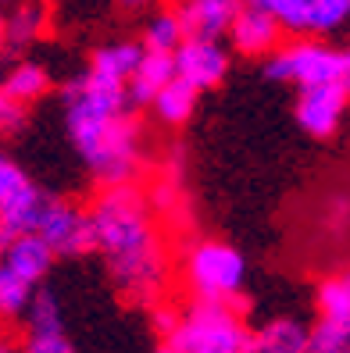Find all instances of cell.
Here are the masks:
<instances>
[{
  "mask_svg": "<svg viewBox=\"0 0 350 353\" xmlns=\"http://www.w3.org/2000/svg\"><path fill=\"white\" fill-rule=\"evenodd\" d=\"M243 0H179L175 18L186 39H222Z\"/></svg>",
  "mask_w": 350,
  "mask_h": 353,
  "instance_id": "8fae6325",
  "label": "cell"
},
{
  "mask_svg": "<svg viewBox=\"0 0 350 353\" xmlns=\"http://www.w3.org/2000/svg\"><path fill=\"white\" fill-rule=\"evenodd\" d=\"M43 207L39 185L26 175V168L8 154H0V250L36 228V214Z\"/></svg>",
  "mask_w": 350,
  "mask_h": 353,
  "instance_id": "52a82bcc",
  "label": "cell"
},
{
  "mask_svg": "<svg viewBox=\"0 0 350 353\" xmlns=\"http://www.w3.org/2000/svg\"><path fill=\"white\" fill-rule=\"evenodd\" d=\"M0 90L29 108L32 100H39L50 90V75H47L43 65H36V61H22V65H14L4 79H0Z\"/></svg>",
  "mask_w": 350,
  "mask_h": 353,
  "instance_id": "d6986e66",
  "label": "cell"
},
{
  "mask_svg": "<svg viewBox=\"0 0 350 353\" xmlns=\"http://www.w3.org/2000/svg\"><path fill=\"white\" fill-rule=\"evenodd\" d=\"M240 353H307V325L297 318H272L246 332Z\"/></svg>",
  "mask_w": 350,
  "mask_h": 353,
  "instance_id": "5bb4252c",
  "label": "cell"
},
{
  "mask_svg": "<svg viewBox=\"0 0 350 353\" xmlns=\"http://www.w3.org/2000/svg\"><path fill=\"white\" fill-rule=\"evenodd\" d=\"M47 29V4L43 0H18L4 18V50L32 47Z\"/></svg>",
  "mask_w": 350,
  "mask_h": 353,
  "instance_id": "2e32d148",
  "label": "cell"
},
{
  "mask_svg": "<svg viewBox=\"0 0 350 353\" xmlns=\"http://www.w3.org/2000/svg\"><path fill=\"white\" fill-rule=\"evenodd\" d=\"M0 4H4V0H0Z\"/></svg>",
  "mask_w": 350,
  "mask_h": 353,
  "instance_id": "836d02e7",
  "label": "cell"
},
{
  "mask_svg": "<svg viewBox=\"0 0 350 353\" xmlns=\"http://www.w3.org/2000/svg\"><path fill=\"white\" fill-rule=\"evenodd\" d=\"M307 353H350V318H318L307 328Z\"/></svg>",
  "mask_w": 350,
  "mask_h": 353,
  "instance_id": "ffe728a7",
  "label": "cell"
},
{
  "mask_svg": "<svg viewBox=\"0 0 350 353\" xmlns=\"http://www.w3.org/2000/svg\"><path fill=\"white\" fill-rule=\"evenodd\" d=\"M65 121L79 157L100 185H126L139 179L143 147L139 125L129 114L126 82L86 72L65 86Z\"/></svg>",
  "mask_w": 350,
  "mask_h": 353,
  "instance_id": "7a4b0ae2",
  "label": "cell"
},
{
  "mask_svg": "<svg viewBox=\"0 0 350 353\" xmlns=\"http://www.w3.org/2000/svg\"><path fill=\"white\" fill-rule=\"evenodd\" d=\"M0 54H4V18H0Z\"/></svg>",
  "mask_w": 350,
  "mask_h": 353,
  "instance_id": "1f68e13d",
  "label": "cell"
},
{
  "mask_svg": "<svg viewBox=\"0 0 350 353\" xmlns=\"http://www.w3.org/2000/svg\"><path fill=\"white\" fill-rule=\"evenodd\" d=\"M347 103L350 97L343 93V86L336 82H325V86H304L300 97H297V121L307 136L315 139H329L340 121L347 114Z\"/></svg>",
  "mask_w": 350,
  "mask_h": 353,
  "instance_id": "30bf717a",
  "label": "cell"
},
{
  "mask_svg": "<svg viewBox=\"0 0 350 353\" xmlns=\"http://www.w3.org/2000/svg\"><path fill=\"white\" fill-rule=\"evenodd\" d=\"M154 114L164 121V125H186V121L193 118V108H197V90L190 86V82L182 79H172L168 86H161L150 100Z\"/></svg>",
  "mask_w": 350,
  "mask_h": 353,
  "instance_id": "e0dca14e",
  "label": "cell"
},
{
  "mask_svg": "<svg viewBox=\"0 0 350 353\" xmlns=\"http://www.w3.org/2000/svg\"><path fill=\"white\" fill-rule=\"evenodd\" d=\"M32 293H36V285H29L26 279H18L11 268L0 264V321H18L22 318Z\"/></svg>",
  "mask_w": 350,
  "mask_h": 353,
  "instance_id": "44dd1931",
  "label": "cell"
},
{
  "mask_svg": "<svg viewBox=\"0 0 350 353\" xmlns=\"http://www.w3.org/2000/svg\"><path fill=\"white\" fill-rule=\"evenodd\" d=\"M147 4H154V0H118V8H126V11H139Z\"/></svg>",
  "mask_w": 350,
  "mask_h": 353,
  "instance_id": "f546056e",
  "label": "cell"
},
{
  "mask_svg": "<svg viewBox=\"0 0 350 353\" xmlns=\"http://www.w3.org/2000/svg\"><path fill=\"white\" fill-rule=\"evenodd\" d=\"M32 232L50 246L54 257H82L93 250V225L90 211L75 200L43 196V207L36 214Z\"/></svg>",
  "mask_w": 350,
  "mask_h": 353,
  "instance_id": "8992f818",
  "label": "cell"
},
{
  "mask_svg": "<svg viewBox=\"0 0 350 353\" xmlns=\"http://www.w3.org/2000/svg\"><path fill=\"white\" fill-rule=\"evenodd\" d=\"M150 325H154V332L157 336H164L168 339L172 332H175V325H179V310L172 307V303H150Z\"/></svg>",
  "mask_w": 350,
  "mask_h": 353,
  "instance_id": "83f0119b",
  "label": "cell"
},
{
  "mask_svg": "<svg viewBox=\"0 0 350 353\" xmlns=\"http://www.w3.org/2000/svg\"><path fill=\"white\" fill-rule=\"evenodd\" d=\"M182 26H179V18L175 11H161L154 14L150 22H147V32H143V50H157V54H175V47L182 43Z\"/></svg>",
  "mask_w": 350,
  "mask_h": 353,
  "instance_id": "7402d4cb",
  "label": "cell"
},
{
  "mask_svg": "<svg viewBox=\"0 0 350 353\" xmlns=\"http://www.w3.org/2000/svg\"><path fill=\"white\" fill-rule=\"evenodd\" d=\"M172 79H175V61H172V54L143 50L136 72H133L129 82H126V97H129V103H139V108H143V103H150L154 93H157L161 86H168Z\"/></svg>",
  "mask_w": 350,
  "mask_h": 353,
  "instance_id": "9a60e30c",
  "label": "cell"
},
{
  "mask_svg": "<svg viewBox=\"0 0 350 353\" xmlns=\"http://www.w3.org/2000/svg\"><path fill=\"white\" fill-rule=\"evenodd\" d=\"M143 196H147V207L154 211V218H157V214L172 218V214L179 211V207H182V193H179V175H172V172H168V175L154 179V185H150V190L143 193Z\"/></svg>",
  "mask_w": 350,
  "mask_h": 353,
  "instance_id": "d4e9b609",
  "label": "cell"
},
{
  "mask_svg": "<svg viewBox=\"0 0 350 353\" xmlns=\"http://www.w3.org/2000/svg\"><path fill=\"white\" fill-rule=\"evenodd\" d=\"M172 61H175V79L190 82L197 93L215 90L229 72V54L222 50L218 39H182Z\"/></svg>",
  "mask_w": 350,
  "mask_h": 353,
  "instance_id": "9c48e42d",
  "label": "cell"
},
{
  "mask_svg": "<svg viewBox=\"0 0 350 353\" xmlns=\"http://www.w3.org/2000/svg\"><path fill=\"white\" fill-rule=\"evenodd\" d=\"M251 8L272 14L282 32H318L329 36L350 18V0H246Z\"/></svg>",
  "mask_w": 350,
  "mask_h": 353,
  "instance_id": "ba28073f",
  "label": "cell"
},
{
  "mask_svg": "<svg viewBox=\"0 0 350 353\" xmlns=\"http://www.w3.org/2000/svg\"><path fill=\"white\" fill-rule=\"evenodd\" d=\"M18 353H79V350L65 336V328H57V332H26V343Z\"/></svg>",
  "mask_w": 350,
  "mask_h": 353,
  "instance_id": "484cf974",
  "label": "cell"
},
{
  "mask_svg": "<svg viewBox=\"0 0 350 353\" xmlns=\"http://www.w3.org/2000/svg\"><path fill=\"white\" fill-rule=\"evenodd\" d=\"M86 211L93 225V250L104 254L115 289L133 303H157L168 289L172 261L143 190L136 182L104 185Z\"/></svg>",
  "mask_w": 350,
  "mask_h": 353,
  "instance_id": "6da1fadb",
  "label": "cell"
},
{
  "mask_svg": "<svg viewBox=\"0 0 350 353\" xmlns=\"http://www.w3.org/2000/svg\"><path fill=\"white\" fill-rule=\"evenodd\" d=\"M26 125H29V108H26V103H18L14 97H8L4 90H0V139L18 136Z\"/></svg>",
  "mask_w": 350,
  "mask_h": 353,
  "instance_id": "4316f807",
  "label": "cell"
},
{
  "mask_svg": "<svg viewBox=\"0 0 350 353\" xmlns=\"http://www.w3.org/2000/svg\"><path fill=\"white\" fill-rule=\"evenodd\" d=\"M246 332L251 328L243 325L236 307L193 300V307L179 314L175 332L164 343L179 353H240Z\"/></svg>",
  "mask_w": 350,
  "mask_h": 353,
  "instance_id": "277c9868",
  "label": "cell"
},
{
  "mask_svg": "<svg viewBox=\"0 0 350 353\" xmlns=\"http://www.w3.org/2000/svg\"><path fill=\"white\" fill-rule=\"evenodd\" d=\"M26 332H57L65 328V318H61V303L50 289H36L29 307H26Z\"/></svg>",
  "mask_w": 350,
  "mask_h": 353,
  "instance_id": "603a6c76",
  "label": "cell"
},
{
  "mask_svg": "<svg viewBox=\"0 0 350 353\" xmlns=\"http://www.w3.org/2000/svg\"><path fill=\"white\" fill-rule=\"evenodd\" d=\"M340 86H343V93L350 97V47L343 50V75H340Z\"/></svg>",
  "mask_w": 350,
  "mask_h": 353,
  "instance_id": "f1b7e54d",
  "label": "cell"
},
{
  "mask_svg": "<svg viewBox=\"0 0 350 353\" xmlns=\"http://www.w3.org/2000/svg\"><path fill=\"white\" fill-rule=\"evenodd\" d=\"M225 36H233V47L243 57H269L279 43H282V26L272 14H264L251 4H240L233 26Z\"/></svg>",
  "mask_w": 350,
  "mask_h": 353,
  "instance_id": "7c38bea8",
  "label": "cell"
},
{
  "mask_svg": "<svg viewBox=\"0 0 350 353\" xmlns=\"http://www.w3.org/2000/svg\"><path fill=\"white\" fill-rule=\"evenodd\" d=\"M139 57H143V47L139 43H129V39H121V43L100 47L90 57V72L100 75V79H111V82H129V75L139 65Z\"/></svg>",
  "mask_w": 350,
  "mask_h": 353,
  "instance_id": "ac0fdd59",
  "label": "cell"
},
{
  "mask_svg": "<svg viewBox=\"0 0 350 353\" xmlns=\"http://www.w3.org/2000/svg\"><path fill=\"white\" fill-rule=\"evenodd\" d=\"M264 72L275 82H297V86H325V82H336L343 75V50L322 43V39L300 36L290 43H279L269 61H264Z\"/></svg>",
  "mask_w": 350,
  "mask_h": 353,
  "instance_id": "5b68a950",
  "label": "cell"
},
{
  "mask_svg": "<svg viewBox=\"0 0 350 353\" xmlns=\"http://www.w3.org/2000/svg\"><path fill=\"white\" fill-rule=\"evenodd\" d=\"M318 314L322 318H350V268L329 275L318 285Z\"/></svg>",
  "mask_w": 350,
  "mask_h": 353,
  "instance_id": "cb8c5ba5",
  "label": "cell"
},
{
  "mask_svg": "<svg viewBox=\"0 0 350 353\" xmlns=\"http://www.w3.org/2000/svg\"><path fill=\"white\" fill-rule=\"evenodd\" d=\"M54 261H57V257L50 254V246L39 239L36 232H26V236L11 239L4 250H0V264L11 268V272H14L18 279H26L29 285H39V282H43Z\"/></svg>",
  "mask_w": 350,
  "mask_h": 353,
  "instance_id": "4fadbf2b",
  "label": "cell"
},
{
  "mask_svg": "<svg viewBox=\"0 0 350 353\" xmlns=\"http://www.w3.org/2000/svg\"><path fill=\"white\" fill-rule=\"evenodd\" d=\"M157 353H179V350H172V346H168V343H164V346H161V350H157Z\"/></svg>",
  "mask_w": 350,
  "mask_h": 353,
  "instance_id": "d6a6232c",
  "label": "cell"
},
{
  "mask_svg": "<svg viewBox=\"0 0 350 353\" xmlns=\"http://www.w3.org/2000/svg\"><path fill=\"white\" fill-rule=\"evenodd\" d=\"M182 275L193 300L208 303H229L243 314V282H246V261L236 246L222 239H197L186 257H182Z\"/></svg>",
  "mask_w": 350,
  "mask_h": 353,
  "instance_id": "3957f363",
  "label": "cell"
},
{
  "mask_svg": "<svg viewBox=\"0 0 350 353\" xmlns=\"http://www.w3.org/2000/svg\"><path fill=\"white\" fill-rule=\"evenodd\" d=\"M0 353H18V346H14V343L4 336V332H0Z\"/></svg>",
  "mask_w": 350,
  "mask_h": 353,
  "instance_id": "4dcf8cb0",
  "label": "cell"
}]
</instances>
